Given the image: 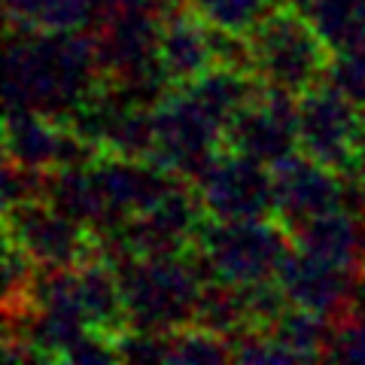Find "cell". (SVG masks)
<instances>
[{
    "instance_id": "6da1fadb",
    "label": "cell",
    "mask_w": 365,
    "mask_h": 365,
    "mask_svg": "<svg viewBox=\"0 0 365 365\" xmlns=\"http://www.w3.org/2000/svg\"><path fill=\"white\" fill-rule=\"evenodd\" d=\"M101 86L95 34L6 28V107L71 119Z\"/></svg>"
},
{
    "instance_id": "7a4b0ae2",
    "label": "cell",
    "mask_w": 365,
    "mask_h": 365,
    "mask_svg": "<svg viewBox=\"0 0 365 365\" xmlns=\"http://www.w3.org/2000/svg\"><path fill=\"white\" fill-rule=\"evenodd\" d=\"M131 329L168 335L195 323L198 299L213 274L198 250L186 256H134L110 253Z\"/></svg>"
},
{
    "instance_id": "3957f363",
    "label": "cell",
    "mask_w": 365,
    "mask_h": 365,
    "mask_svg": "<svg viewBox=\"0 0 365 365\" xmlns=\"http://www.w3.org/2000/svg\"><path fill=\"white\" fill-rule=\"evenodd\" d=\"M250 52L262 83L295 98L323 83L335 58L314 21L292 0H277L271 6V13L250 34Z\"/></svg>"
},
{
    "instance_id": "277c9868",
    "label": "cell",
    "mask_w": 365,
    "mask_h": 365,
    "mask_svg": "<svg viewBox=\"0 0 365 365\" xmlns=\"http://www.w3.org/2000/svg\"><path fill=\"white\" fill-rule=\"evenodd\" d=\"M195 250L207 262L213 280L250 287V283L277 277L280 262L292 250V235L274 216L265 220H210L207 216Z\"/></svg>"
},
{
    "instance_id": "5b68a950",
    "label": "cell",
    "mask_w": 365,
    "mask_h": 365,
    "mask_svg": "<svg viewBox=\"0 0 365 365\" xmlns=\"http://www.w3.org/2000/svg\"><path fill=\"white\" fill-rule=\"evenodd\" d=\"M4 235L13 237L40 268L73 271L83 262L107 253L104 232L67 216L43 195L4 207Z\"/></svg>"
},
{
    "instance_id": "8992f818",
    "label": "cell",
    "mask_w": 365,
    "mask_h": 365,
    "mask_svg": "<svg viewBox=\"0 0 365 365\" xmlns=\"http://www.w3.org/2000/svg\"><path fill=\"white\" fill-rule=\"evenodd\" d=\"M153 162L189 182H195L216 153L225 150V125L189 88H168V95L153 107Z\"/></svg>"
},
{
    "instance_id": "52a82bcc",
    "label": "cell",
    "mask_w": 365,
    "mask_h": 365,
    "mask_svg": "<svg viewBox=\"0 0 365 365\" xmlns=\"http://www.w3.org/2000/svg\"><path fill=\"white\" fill-rule=\"evenodd\" d=\"M365 134V110L332 79L299 95V150L350 177Z\"/></svg>"
},
{
    "instance_id": "ba28073f",
    "label": "cell",
    "mask_w": 365,
    "mask_h": 365,
    "mask_svg": "<svg viewBox=\"0 0 365 365\" xmlns=\"http://www.w3.org/2000/svg\"><path fill=\"white\" fill-rule=\"evenodd\" d=\"M4 158L40 174H52L61 168L91 165L101 158V153L73 128L71 119H55L25 107H6Z\"/></svg>"
},
{
    "instance_id": "9c48e42d",
    "label": "cell",
    "mask_w": 365,
    "mask_h": 365,
    "mask_svg": "<svg viewBox=\"0 0 365 365\" xmlns=\"http://www.w3.org/2000/svg\"><path fill=\"white\" fill-rule=\"evenodd\" d=\"M210 220H265L274 216L271 168L250 155L220 150L192 182Z\"/></svg>"
},
{
    "instance_id": "30bf717a",
    "label": "cell",
    "mask_w": 365,
    "mask_h": 365,
    "mask_svg": "<svg viewBox=\"0 0 365 365\" xmlns=\"http://www.w3.org/2000/svg\"><path fill=\"white\" fill-rule=\"evenodd\" d=\"M222 146L268 168L287 158L299 150V98L265 83L247 107L228 119Z\"/></svg>"
},
{
    "instance_id": "8fae6325",
    "label": "cell",
    "mask_w": 365,
    "mask_h": 365,
    "mask_svg": "<svg viewBox=\"0 0 365 365\" xmlns=\"http://www.w3.org/2000/svg\"><path fill=\"white\" fill-rule=\"evenodd\" d=\"M271 177H274V220L287 225L289 235L302 222L314 220V216L347 207V192L353 189L344 174L304 155L302 150L274 162Z\"/></svg>"
},
{
    "instance_id": "7c38bea8",
    "label": "cell",
    "mask_w": 365,
    "mask_h": 365,
    "mask_svg": "<svg viewBox=\"0 0 365 365\" xmlns=\"http://www.w3.org/2000/svg\"><path fill=\"white\" fill-rule=\"evenodd\" d=\"M216 61L213 25L204 19L192 0H170L158 34V71L170 88L192 86Z\"/></svg>"
},
{
    "instance_id": "4fadbf2b",
    "label": "cell",
    "mask_w": 365,
    "mask_h": 365,
    "mask_svg": "<svg viewBox=\"0 0 365 365\" xmlns=\"http://www.w3.org/2000/svg\"><path fill=\"white\" fill-rule=\"evenodd\" d=\"M277 283L292 304L335 319L350 299L353 274L332 265V262H323L311 253H304V250L292 244L287 259L280 262Z\"/></svg>"
},
{
    "instance_id": "5bb4252c",
    "label": "cell",
    "mask_w": 365,
    "mask_h": 365,
    "mask_svg": "<svg viewBox=\"0 0 365 365\" xmlns=\"http://www.w3.org/2000/svg\"><path fill=\"white\" fill-rule=\"evenodd\" d=\"M292 244L317 259L356 274L365 268V210H353L347 204V207L314 216L292 232Z\"/></svg>"
},
{
    "instance_id": "9a60e30c",
    "label": "cell",
    "mask_w": 365,
    "mask_h": 365,
    "mask_svg": "<svg viewBox=\"0 0 365 365\" xmlns=\"http://www.w3.org/2000/svg\"><path fill=\"white\" fill-rule=\"evenodd\" d=\"M73 283L88 329H95L98 335L110 338L119 347V341L131 332V323H128V311H125L119 274L110 253H101L73 268Z\"/></svg>"
},
{
    "instance_id": "2e32d148",
    "label": "cell",
    "mask_w": 365,
    "mask_h": 365,
    "mask_svg": "<svg viewBox=\"0 0 365 365\" xmlns=\"http://www.w3.org/2000/svg\"><path fill=\"white\" fill-rule=\"evenodd\" d=\"M110 0H4L6 28L19 31H88Z\"/></svg>"
},
{
    "instance_id": "e0dca14e",
    "label": "cell",
    "mask_w": 365,
    "mask_h": 365,
    "mask_svg": "<svg viewBox=\"0 0 365 365\" xmlns=\"http://www.w3.org/2000/svg\"><path fill=\"white\" fill-rule=\"evenodd\" d=\"M195 323L225 335L228 341L247 335L250 329H253L247 287H241V283H225V280H207V287H204L201 299H198Z\"/></svg>"
},
{
    "instance_id": "ac0fdd59",
    "label": "cell",
    "mask_w": 365,
    "mask_h": 365,
    "mask_svg": "<svg viewBox=\"0 0 365 365\" xmlns=\"http://www.w3.org/2000/svg\"><path fill=\"white\" fill-rule=\"evenodd\" d=\"M299 6L335 55L365 40V0H304Z\"/></svg>"
},
{
    "instance_id": "d6986e66",
    "label": "cell",
    "mask_w": 365,
    "mask_h": 365,
    "mask_svg": "<svg viewBox=\"0 0 365 365\" xmlns=\"http://www.w3.org/2000/svg\"><path fill=\"white\" fill-rule=\"evenodd\" d=\"M165 341H168V362H189V365L235 362L232 341L220 332H213V329L198 326V323L174 329V332L165 335Z\"/></svg>"
},
{
    "instance_id": "ffe728a7",
    "label": "cell",
    "mask_w": 365,
    "mask_h": 365,
    "mask_svg": "<svg viewBox=\"0 0 365 365\" xmlns=\"http://www.w3.org/2000/svg\"><path fill=\"white\" fill-rule=\"evenodd\" d=\"M277 0H192V6L210 21L213 28L237 34V37H250L259 21L271 13Z\"/></svg>"
},
{
    "instance_id": "44dd1931",
    "label": "cell",
    "mask_w": 365,
    "mask_h": 365,
    "mask_svg": "<svg viewBox=\"0 0 365 365\" xmlns=\"http://www.w3.org/2000/svg\"><path fill=\"white\" fill-rule=\"evenodd\" d=\"M329 79L365 110V40L353 49L335 55L332 67H329Z\"/></svg>"
},
{
    "instance_id": "7402d4cb",
    "label": "cell",
    "mask_w": 365,
    "mask_h": 365,
    "mask_svg": "<svg viewBox=\"0 0 365 365\" xmlns=\"http://www.w3.org/2000/svg\"><path fill=\"white\" fill-rule=\"evenodd\" d=\"M292 4H304V0H292Z\"/></svg>"
}]
</instances>
